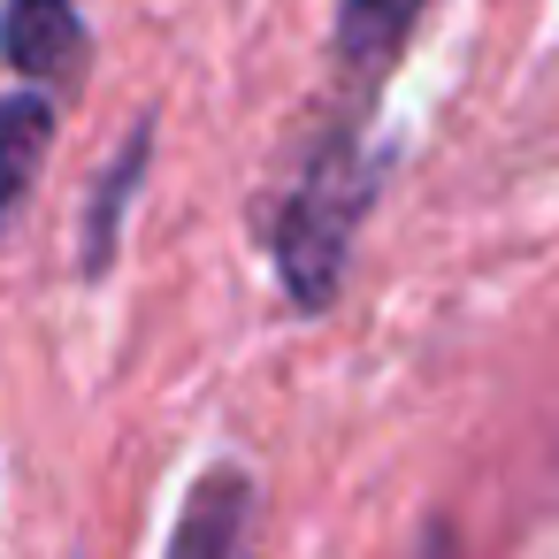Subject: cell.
Instances as JSON below:
<instances>
[{
    "mask_svg": "<svg viewBox=\"0 0 559 559\" xmlns=\"http://www.w3.org/2000/svg\"><path fill=\"white\" fill-rule=\"evenodd\" d=\"M376 185H383V162L360 146L353 123H330L314 139L307 169L292 177V192L269 207V253H276V276L292 292V307H330L337 299L345 253H353V230L376 207Z\"/></svg>",
    "mask_w": 559,
    "mask_h": 559,
    "instance_id": "obj_1",
    "label": "cell"
},
{
    "mask_svg": "<svg viewBox=\"0 0 559 559\" xmlns=\"http://www.w3.org/2000/svg\"><path fill=\"white\" fill-rule=\"evenodd\" d=\"M246 528H253V475L246 467H207L177 513L169 559H246Z\"/></svg>",
    "mask_w": 559,
    "mask_h": 559,
    "instance_id": "obj_2",
    "label": "cell"
},
{
    "mask_svg": "<svg viewBox=\"0 0 559 559\" xmlns=\"http://www.w3.org/2000/svg\"><path fill=\"white\" fill-rule=\"evenodd\" d=\"M0 55H9L32 85H62L85 62L78 0H9V9H0Z\"/></svg>",
    "mask_w": 559,
    "mask_h": 559,
    "instance_id": "obj_3",
    "label": "cell"
},
{
    "mask_svg": "<svg viewBox=\"0 0 559 559\" xmlns=\"http://www.w3.org/2000/svg\"><path fill=\"white\" fill-rule=\"evenodd\" d=\"M47 146H55V100L47 93H0V223L39 185Z\"/></svg>",
    "mask_w": 559,
    "mask_h": 559,
    "instance_id": "obj_4",
    "label": "cell"
},
{
    "mask_svg": "<svg viewBox=\"0 0 559 559\" xmlns=\"http://www.w3.org/2000/svg\"><path fill=\"white\" fill-rule=\"evenodd\" d=\"M146 162H154V131L139 123L131 139H123V154L108 162V177L93 185V207H85V276H108V261H116V238H123V215H131V192L146 185Z\"/></svg>",
    "mask_w": 559,
    "mask_h": 559,
    "instance_id": "obj_5",
    "label": "cell"
},
{
    "mask_svg": "<svg viewBox=\"0 0 559 559\" xmlns=\"http://www.w3.org/2000/svg\"><path fill=\"white\" fill-rule=\"evenodd\" d=\"M429 0H337V62L353 78H376L399 62L406 32L421 24Z\"/></svg>",
    "mask_w": 559,
    "mask_h": 559,
    "instance_id": "obj_6",
    "label": "cell"
},
{
    "mask_svg": "<svg viewBox=\"0 0 559 559\" xmlns=\"http://www.w3.org/2000/svg\"><path fill=\"white\" fill-rule=\"evenodd\" d=\"M414 559H460V536H452V528H429V536H421V551H414Z\"/></svg>",
    "mask_w": 559,
    "mask_h": 559,
    "instance_id": "obj_7",
    "label": "cell"
}]
</instances>
